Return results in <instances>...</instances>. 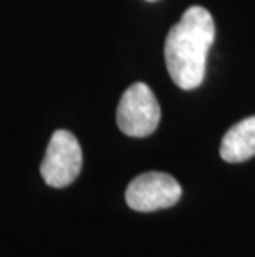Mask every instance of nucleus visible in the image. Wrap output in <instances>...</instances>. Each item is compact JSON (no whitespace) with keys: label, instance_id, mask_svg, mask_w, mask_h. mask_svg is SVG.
I'll return each instance as SVG.
<instances>
[{"label":"nucleus","instance_id":"f257e3e1","mask_svg":"<svg viewBox=\"0 0 255 257\" xmlns=\"http://www.w3.org/2000/svg\"><path fill=\"white\" fill-rule=\"evenodd\" d=\"M215 25L207 9L194 5L182 14L164 43L166 67L172 81L182 90L202 83L205 58L214 43Z\"/></svg>","mask_w":255,"mask_h":257},{"label":"nucleus","instance_id":"f03ea898","mask_svg":"<svg viewBox=\"0 0 255 257\" xmlns=\"http://www.w3.org/2000/svg\"><path fill=\"white\" fill-rule=\"evenodd\" d=\"M161 119V108L146 83H134L123 93L116 111L118 128L133 138L153 135Z\"/></svg>","mask_w":255,"mask_h":257},{"label":"nucleus","instance_id":"423d86ee","mask_svg":"<svg viewBox=\"0 0 255 257\" xmlns=\"http://www.w3.org/2000/svg\"><path fill=\"white\" fill-rule=\"evenodd\" d=\"M149 2H154V0H149Z\"/></svg>","mask_w":255,"mask_h":257},{"label":"nucleus","instance_id":"20e7f679","mask_svg":"<svg viewBox=\"0 0 255 257\" xmlns=\"http://www.w3.org/2000/svg\"><path fill=\"white\" fill-rule=\"evenodd\" d=\"M182 189L171 174L149 171L139 174L129 183L126 202L134 211L153 212L174 206L181 199Z\"/></svg>","mask_w":255,"mask_h":257},{"label":"nucleus","instance_id":"7ed1b4c3","mask_svg":"<svg viewBox=\"0 0 255 257\" xmlns=\"http://www.w3.org/2000/svg\"><path fill=\"white\" fill-rule=\"evenodd\" d=\"M83 165V153L78 140L67 130H57L47 146L40 166L42 178L52 188H65L78 178Z\"/></svg>","mask_w":255,"mask_h":257},{"label":"nucleus","instance_id":"39448f33","mask_svg":"<svg viewBox=\"0 0 255 257\" xmlns=\"http://www.w3.org/2000/svg\"><path fill=\"white\" fill-rule=\"evenodd\" d=\"M220 156L227 163H242L255 156V116L234 124L222 138Z\"/></svg>","mask_w":255,"mask_h":257}]
</instances>
